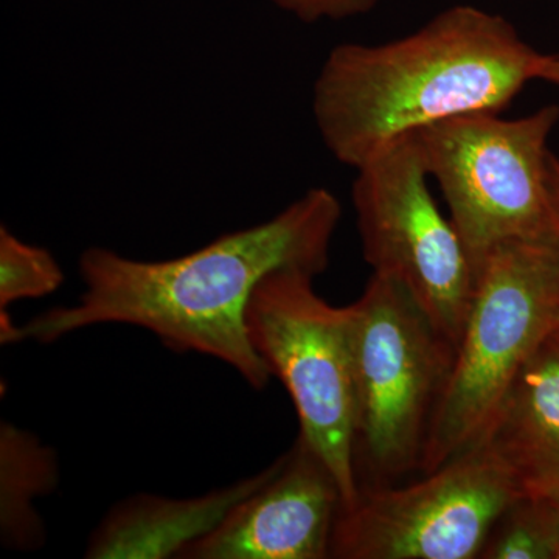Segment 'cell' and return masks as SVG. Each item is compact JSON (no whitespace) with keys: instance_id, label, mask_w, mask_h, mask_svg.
Returning <instances> with one entry per match:
<instances>
[{"instance_id":"cell-3","label":"cell","mask_w":559,"mask_h":559,"mask_svg":"<svg viewBox=\"0 0 559 559\" xmlns=\"http://www.w3.org/2000/svg\"><path fill=\"white\" fill-rule=\"evenodd\" d=\"M347 308L358 488L400 484L421 474L455 345L409 290L385 275H371Z\"/></svg>"},{"instance_id":"cell-19","label":"cell","mask_w":559,"mask_h":559,"mask_svg":"<svg viewBox=\"0 0 559 559\" xmlns=\"http://www.w3.org/2000/svg\"><path fill=\"white\" fill-rule=\"evenodd\" d=\"M558 336H559V334H558Z\"/></svg>"},{"instance_id":"cell-18","label":"cell","mask_w":559,"mask_h":559,"mask_svg":"<svg viewBox=\"0 0 559 559\" xmlns=\"http://www.w3.org/2000/svg\"><path fill=\"white\" fill-rule=\"evenodd\" d=\"M555 333L559 334V329L557 331H555Z\"/></svg>"},{"instance_id":"cell-17","label":"cell","mask_w":559,"mask_h":559,"mask_svg":"<svg viewBox=\"0 0 559 559\" xmlns=\"http://www.w3.org/2000/svg\"><path fill=\"white\" fill-rule=\"evenodd\" d=\"M549 182L559 229V157L555 156L554 153H550L549 157Z\"/></svg>"},{"instance_id":"cell-5","label":"cell","mask_w":559,"mask_h":559,"mask_svg":"<svg viewBox=\"0 0 559 559\" xmlns=\"http://www.w3.org/2000/svg\"><path fill=\"white\" fill-rule=\"evenodd\" d=\"M557 105L507 120L477 112L418 131L429 176L443 191L474 277L492 252L510 245L559 248L547 148Z\"/></svg>"},{"instance_id":"cell-1","label":"cell","mask_w":559,"mask_h":559,"mask_svg":"<svg viewBox=\"0 0 559 559\" xmlns=\"http://www.w3.org/2000/svg\"><path fill=\"white\" fill-rule=\"evenodd\" d=\"M340 219V200L330 190L311 189L271 219L176 259L145 261L106 248L84 250L79 301L17 325L14 344H50L90 326L121 323L150 331L173 352L218 359L250 388L264 389L272 373L250 344V297L272 272L322 274Z\"/></svg>"},{"instance_id":"cell-10","label":"cell","mask_w":559,"mask_h":559,"mask_svg":"<svg viewBox=\"0 0 559 559\" xmlns=\"http://www.w3.org/2000/svg\"><path fill=\"white\" fill-rule=\"evenodd\" d=\"M282 457L266 469L227 488L190 499L132 496L117 503L94 530L86 555L92 559L178 558L193 540L219 524L235 506L277 473Z\"/></svg>"},{"instance_id":"cell-8","label":"cell","mask_w":559,"mask_h":559,"mask_svg":"<svg viewBox=\"0 0 559 559\" xmlns=\"http://www.w3.org/2000/svg\"><path fill=\"white\" fill-rule=\"evenodd\" d=\"M525 496L487 447L418 480L359 489L331 538L336 559H479L489 530Z\"/></svg>"},{"instance_id":"cell-14","label":"cell","mask_w":559,"mask_h":559,"mask_svg":"<svg viewBox=\"0 0 559 559\" xmlns=\"http://www.w3.org/2000/svg\"><path fill=\"white\" fill-rule=\"evenodd\" d=\"M479 559H555L544 503L527 495L511 503L489 530Z\"/></svg>"},{"instance_id":"cell-15","label":"cell","mask_w":559,"mask_h":559,"mask_svg":"<svg viewBox=\"0 0 559 559\" xmlns=\"http://www.w3.org/2000/svg\"><path fill=\"white\" fill-rule=\"evenodd\" d=\"M304 22L345 20L373 9L377 0H272Z\"/></svg>"},{"instance_id":"cell-7","label":"cell","mask_w":559,"mask_h":559,"mask_svg":"<svg viewBox=\"0 0 559 559\" xmlns=\"http://www.w3.org/2000/svg\"><path fill=\"white\" fill-rule=\"evenodd\" d=\"M352 200L364 259L401 283L457 347L476 277L462 238L429 189L418 134L406 135L358 168Z\"/></svg>"},{"instance_id":"cell-2","label":"cell","mask_w":559,"mask_h":559,"mask_svg":"<svg viewBox=\"0 0 559 559\" xmlns=\"http://www.w3.org/2000/svg\"><path fill=\"white\" fill-rule=\"evenodd\" d=\"M536 80L559 86V53L533 49L498 14L459 5L406 38L336 47L316 80L312 114L330 153L358 170L440 121L502 112Z\"/></svg>"},{"instance_id":"cell-12","label":"cell","mask_w":559,"mask_h":559,"mask_svg":"<svg viewBox=\"0 0 559 559\" xmlns=\"http://www.w3.org/2000/svg\"><path fill=\"white\" fill-rule=\"evenodd\" d=\"M60 484L57 452L11 423L0 425V539L10 550L35 551L46 544L39 498Z\"/></svg>"},{"instance_id":"cell-6","label":"cell","mask_w":559,"mask_h":559,"mask_svg":"<svg viewBox=\"0 0 559 559\" xmlns=\"http://www.w3.org/2000/svg\"><path fill=\"white\" fill-rule=\"evenodd\" d=\"M314 275L272 272L250 297V344L288 390L307 441L340 484L344 507L359 495L355 459V389L348 308L312 288Z\"/></svg>"},{"instance_id":"cell-9","label":"cell","mask_w":559,"mask_h":559,"mask_svg":"<svg viewBox=\"0 0 559 559\" xmlns=\"http://www.w3.org/2000/svg\"><path fill=\"white\" fill-rule=\"evenodd\" d=\"M344 507L340 484L297 437L263 487L241 500L179 559H326Z\"/></svg>"},{"instance_id":"cell-4","label":"cell","mask_w":559,"mask_h":559,"mask_svg":"<svg viewBox=\"0 0 559 559\" xmlns=\"http://www.w3.org/2000/svg\"><path fill=\"white\" fill-rule=\"evenodd\" d=\"M558 329V246L510 245L492 252L476 274L421 474L481 444L514 381Z\"/></svg>"},{"instance_id":"cell-13","label":"cell","mask_w":559,"mask_h":559,"mask_svg":"<svg viewBox=\"0 0 559 559\" xmlns=\"http://www.w3.org/2000/svg\"><path fill=\"white\" fill-rule=\"evenodd\" d=\"M62 282L64 272L49 250L0 227V316H10L16 301L50 296Z\"/></svg>"},{"instance_id":"cell-16","label":"cell","mask_w":559,"mask_h":559,"mask_svg":"<svg viewBox=\"0 0 559 559\" xmlns=\"http://www.w3.org/2000/svg\"><path fill=\"white\" fill-rule=\"evenodd\" d=\"M539 500L544 503V507H546L547 514H549L555 559H559V498Z\"/></svg>"},{"instance_id":"cell-11","label":"cell","mask_w":559,"mask_h":559,"mask_svg":"<svg viewBox=\"0 0 559 559\" xmlns=\"http://www.w3.org/2000/svg\"><path fill=\"white\" fill-rule=\"evenodd\" d=\"M481 444L513 473L525 495L559 498L557 333L540 345L521 371Z\"/></svg>"}]
</instances>
